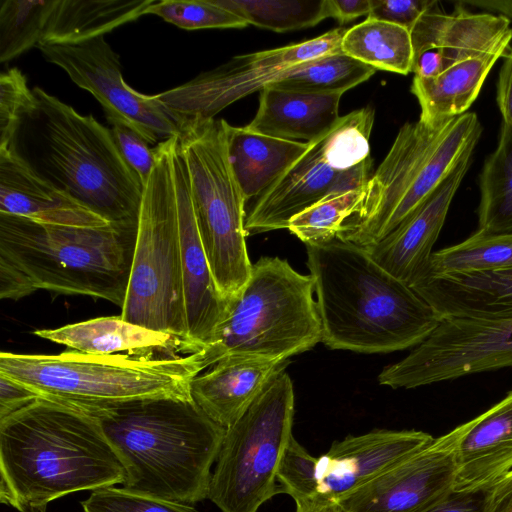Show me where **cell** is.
Masks as SVG:
<instances>
[{"instance_id":"46","label":"cell","mask_w":512,"mask_h":512,"mask_svg":"<svg viewBox=\"0 0 512 512\" xmlns=\"http://www.w3.org/2000/svg\"><path fill=\"white\" fill-rule=\"evenodd\" d=\"M330 17L340 23H346L372 10V0H328Z\"/></svg>"},{"instance_id":"45","label":"cell","mask_w":512,"mask_h":512,"mask_svg":"<svg viewBox=\"0 0 512 512\" xmlns=\"http://www.w3.org/2000/svg\"><path fill=\"white\" fill-rule=\"evenodd\" d=\"M496 102L502 122L512 127V44L504 56L496 84Z\"/></svg>"},{"instance_id":"2","label":"cell","mask_w":512,"mask_h":512,"mask_svg":"<svg viewBox=\"0 0 512 512\" xmlns=\"http://www.w3.org/2000/svg\"><path fill=\"white\" fill-rule=\"evenodd\" d=\"M306 247L322 341L329 348L399 351L418 346L439 326L442 319L434 308L365 248L337 237Z\"/></svg>"},{"instance_id":"23","label":"cell","mask_w":512,"mask_h":512,"mask_svg":"<svg viewBox=\"0 0 512 512\" xmlns=\"http://www.w3.org/2000/svg\"><path fill=\"white\" fill-rule=\"evenodd\" d=\"M287 362L247 355L223 357L193 379L191 397L209 418L227 429L269 381L285 370Z\"/></svg>"},{"instance_id":"13","label":"cell","mask_w":512,"mask_h":512,"mask_svg":"<svg viewBox=\"0 0 512 512\" xmlns=\"http://www.w3.org/2000/svg\"><path fill=\"white\" fill-rule=\"evenodd\" d=\"M346 30L339 27L300 43L234 56L228 62L155 97L183 124L191 119L214 118L234 102L279 80L290 69L342 52L341 42Z\"/></svg>"},{"instance_id":"49","label":"cell","mask_w":512,"mask_h":512,"mask_svg":"<svg viewBox=\"0 0 512 512\" xmlns=\"http://www.w3.org/2000/svg\"><path fill=\"white\" fill-rule=\"evenodd\" d=\"M296 512H339L335 502L319 497L296 503Z\"/></svg>"},{"instance_id":"36","label":"cell","mask_w":512,"mask_h":512,"mask_svg":"<svg viewBox=\"0 0 512 512\" xmlns=\"http://www.w3.org/2000/svg\"><path fill=\"white\" fill-rule=\"evenodd\" d=\"M363 188L327 197L294 216L288 230L306 245H319L337 237L343 222L359 204Z\"/></svg>"},{"instance_id":"32","label":"cell","mask_w":512,"mask_h":512,"mask_svg":"<svg viewBox=\"0 0 512 512\" xmlns=\"http://www.w3.org/2000/svg\"><path fill=\"white\" fill-rule=\"evenodd\" d=\"M375 72V68L338 52L302 63L268 86L305 93H345Z\"/></svg>"},{"instance_id":"5","label":"cell","mask_w":512,"mask_h":512,"mask_svg":"<svg viewBox=\"0 0 512 512\" xmlns=\"http://www.w3.org/2000/svg\"><path fill=\"white\" fill-rule=\"evenodd\" d=\"M206 369L201 351L157 358L72 349L58 354H0V374L38 397L88 415L145 399L191 400V383Z\"/></svg>"},{"instance_id":"37","label":"cell","mask_w":512,"mask_h":512,"mask_svg":"<svg viewBox=\"0 0 512 512\" xmlns=\"http://www.w3.org/2000/svg\"><path fill=\"white\" fill-rule=\"evenodd\" d=\"M38 108V99L18 68L13 67L1 73L0 150L14 148L19 128L36 115Z\"/></svg>"},{"instance_id":"7","label":"cell","mask_w":512,"mask_h":512,"mask_svg":"<svg viewBox=\"0 0 512 512\" xmlns=\"http://www.w3.org/2000/svg\"><path fill=\"white\" fill-rule=\"evenodd\" d=\"M33 91L44 177L107 222L137 226L144 186L111 130L42 89Z\"/></svg>"},{"instance_id":"26","label":"cell","mask_w":512,"mask_h":512,"mask_svg":"<svg viewBox=\"0 0 512 512\" xmlns=\"http://www.w3.org/2000/svg\"><path fill=\"white\" fill-rule=\"evenodd\" d=\"M344 93H305L266 86L259 106L246 127L264 135L310 142L329 130L340 118Z\"/></svg>"},{"instance_id":"40","label":"cell","mask_w":512,"mask_h":512,"mask_svg":"<svg viewBox=\"0 0 512 512\" xmlns=\"http://www.w3.org/2000/svg\"><path fill=\"white\" fill-rule=\"evenodd\" d=\"M317 459L292 437L281 457L277 482L281 492L290 495L295 503L317 497Z\"/></svg>"},{"instance_id":"20","label":"cell","mask_w":512,"mask_h":512,"mask_svg":"<svg viewBox=\"0 0 512 512\" xmlns=\"http://www.w3.org/2000/svg\"><path fill=\"white\" fill-rule=\"evenodd\" d=\"M466 156L432 195L394 231L365 250L388 273L411 286L427 270L451 203L472 163ZM364 248V247H363Z\"/></svg>"},{"instance_id":"27","label":"cell","mask_w":512,"mask_h":512,"mask_svg":"<svg viewBox=\"0 0 512 512\" xmlns=\"http://www.w3.org/2000/svg\"><path fill=\"white\" fill-rule=\"evenodd\" d=\"M226 134L229 161L245 203L262 195L308 147V142L276 138L229 123Z\"/></svg>"},{"instance_id":"42","label":"cell","mask_w":512,"mask_h":512,"mask_svg":"<svg viewBox=\"0 0 512 512\" xmlns=\"http://www.w3.org/2000/svg\"><path fill=\"white\" fill-rule=\"evenodd\" d=\"M439 2L434 0H372L367 16L411 30L418 19Z\"/></svg>"},{"instance_id":"30","label":"cell","mask_w":512,"mask_h":512,"mask_svg":"<svg viewBox=\"0 0 512 512\" xmlns=\"http://www.w3.org/2000/svg\"><path fill=\"white\" fill-rule=\"evenodd\" d=\"M476 232L512 233V127L501 122L498 143L479 175Z\"/></svg>"},{"instance_id":"41","label":"cell","mask_w":512,"mask_h":512,"mask_svg":"<svg viewBox=\"0 0 512 512\" xmlns=\"http://www.w3.org/2000/svg\"><path fill=\"white\" fill-rule=\"evenodd\" d=\"M110 124L112 136L122 156L144 186L156 163L154 149H150L149 143L141 135L124 124Z\"/></svg>"},{"instance_id":"35","label":"cell","mask_w":512,"mask_h":512,"mask_svg":"<svg viewBox=\"0 0 512 512\" xmlns=\"http://www.w3.org/2000/svg\"><path fill=\"white\" fill-rule=\"evenodd\" d=\"M56 0H4L0 7V61L7 62L37 46Z\"/></svg>"},{"instance_id":"8","label":"cell","mask_w":512,"mask_h":512,"mask_svg":"<svg viewBox=\"0 0 512 512\" xmlns=\"http://www.w3.org/2000/svg\"><path fill=\"white\" fill-rule=\"evenodd\" d=\"M314 292L311 275L297 272L285 259L261 257L201 350L206 368L230 355L285 361L314 347L322 341Z\"/></svg>"},{"instance_id":"25","label":"cell","mask_w":512,"mask_h":512,"mask_svg":"<svg viewBox=\"0 0 512 512\" xmlns=\"http://www.w3.org/2000/svg\"><path fill=\"white\" fill-rule=\"evenodd\" d=\"M33 333L72 350L91 354L157 358L194 353L184 340L133 324L121 316L99 317Z\"/></svg>"},{"instance_id":"39","label":"cell","mask_w":512,"mask_h":512,"mask_svg":"<svg viewBox=\"0 0 512 512\" xmlns=\"http://www.w3.org/2000/svg\"><path fill=\"white\" fill-rule=\"evenodd\" d=\"M84 512H198L192 505L173 502L114 486L92 491L81 502Z\"/></svg>"},{"instance_id":"16","label":"cell","mask_w":512,"mask_h":512,"mask_svg":"<svg viewBox=\"0 0 512 512\" xmlns=\"http://www.w3.org/2000/svg\"><path fill=\"white\" fill-rule=\"evenodd\" d=\"M456 432L431 443L336 502L339 512H422L452 489Z\"/></svg>"},{"instance_id":"1","label":"cell","mask_w":512,"mask_h":512,"mask_svg":"<svg viewBox=\"0 0 512 512\" xmlns=\"http://www.w3.org/2000/svg\"><path fill=\"white\" fill-rule=\"evenodd\" d=\"M125 470L99 420L42 397L0 419V501L45 512L70 493L122 484Z\"/></svg>"},{"instance_id":"31","label":"cell","mask_w":512,"mask_h":512,"mask_svg":"<svg viewBox=\"0 0 512 512\" xmlns=\"http://www.w3.org/2000/svg\"><path fill=\"white\" fill-rule=\"evenodd\" d=\"M341 50L373 68L407 75L412 72L414 51L410 30L367 17L346 30Z\"/></svg>"},{"instance_id":"21","label":"cell","mask_w":512,"mask_h":512,"mask_svg":"<svg viewBox=\"0 0 512 512\" xmlns=\"http://www.w3.org/2000/svg\"><path fill=\"white\" fill-rule=\"evenodd\" d=\"M0 213L51 225L103 227L110 224L38 173L15 147L0 150Z\"/></svg>"},{"instance_id":"17","label":"cell","mask_w":512,"mask_h":512,"mask_svg":"<svg viewBox=\"0 0 512 512\" xmlns=\"http://www.w3.org/2000/svg\"><path fill=\"white\" fill-rule=\"evenodd\" d=\"M454 4L453 11L445 13L438 3L410 30L414 76L432 77L468 58L508 51L512 43L508 19L472 12L460 1Z\"/></svg>"},{"instance_id":"12","label":"cell","mask_w":512,"mask_h":512,"mask_svg":"<svg viewBox=\"0 0 512 512\" xmlns=\"http://www.w3.org/2000/svg\"><path fill=\"white\" fill-rule=\"evenodd\" d=\"M293 416V385L283 370L226 429L208 494L222 512H257L282 493L277 471L293 437Z\"/></svg>"},{"instance_id":"11","label":"cell","mask_w":512,"mask_h":512,"mask_svg":"<svg viewBox=\"0 0 512 512\" xmlns=\"http://www.w3.org/2000/svg\"><path fill=\"white\" fill-rule=\"evenodd\" d=\"M375 112L354 110L318 138L254 202L246 214L247 235L287 229L289 221L315 203L360 189L371 177L369 140Z\"/></svg>"},{"instance_id":"33","label":"cell","mask_w":512,"mask_h":512,"mask_svg":"<svg viewBox=\"0 0 512 512\" xmlns=\"http://www.w3.org/2000/svg\"><path fill=\"white\" fill-rule=\"evenodd\" d=\"M508 268H512V233L486 235L475 231L462 242L433 252L422 276Z\"/></svg>"},{"instance_id":"18","label":"cell","mask_w":512,"mask_h":512,"mask_svg":"<svg viewBox=\"0 0 512 512\" xmlns=\"http://www.w3.org/2000/svg\"><path fill=\"white\" fill-rule=\"evenodd\" d=\"M433 439L418 430L378 429L335 441L317 459V497L336 503Z\"/></svg>"},{"instance_id":"48","label":"cell","mask_w":512,"mask_h":512,"mask_svg":"<svg viewBox=\"0 0 512 512\" xmlns=\"http://www.w3.org/2000/svg\"><path fill=\"white\" fill-rule=\"evenodd\" d=\"M465 6L486 10L487 13L505 17L512 21V0H465L460 1Z\"/></svg>"},{"instance_id":"44","label":"cell","mask_w":512,"mask_h":512,"mask_svg":"<svg viewBox=\"0 0 512 512\" xmlns=\"http://www.w3.org/2000/svg\"><path fill=\"white\" fill-rule=\"evenodd\" d=\"M37 397L25 386L0 374V419L18 411Z\"/></svg>"},{"instance_id":"22","label":"cell","mask_w":512,"mask_h":512,"mask_svg":"<svg viewBox=\"0 0 512 512\" xmlns=\"http://www.w3.org/2000/svg\"><path fill=\"white\" fill-rule=\"evenodd\" d=\"M455 432L454 489L493 487L512 470V390Z\"/></svg>"},{"instance_id":"15","label":"cell","mask_w":512,"mask_h":512,"mask_svg":"<svg viewBox=\"0 0 512 512\" xmlns=\"http://www.w3.org/2000/svg\"><path fill=\"white\" fill-rule=\"evenodd\" d=\"M44 58L61 67L80 88L101 104L109 123L136 131L149 144L178 136L183 121L155 95L137 92L125 83L119 55L99 36L77 43H39Z\"/></svg>"},{"instance_id":"10","label":"cell","mask_w":512,"mask_h":512,"mask_svg":"<svg viewBox=\"0 0 512 512\" xmlns=\"http://www.w3.org/2000/svg\"><path fill=\"white\" fill-rule=\"evenodd\" d=\"M224 119H191L178 135L201 242L221 296L229 301L248 281L245 200L227 151Z\"/></svg>"},{"instance_id":"28","label":"cell","mask_w":512,"mask_h":512,"mask_svg":"<svg viewBox=\"0 0 512 512\" xmlns=\"http://www.w3.org/2000/svg\"><path fill=\"white\" fill-rule=\"evenodd\" d=\"M506 53L471 57L432 77L414 76L411 93L421 109L419 120L435 125L467 113L491 69Z\"/></svg>"},{"instance_id":"14","label":"cell","mask_w":512,"mask_h":512,"mask_svg":"<svg viewBox=\"0 0 512 512\" xmlns=\"http://www.w3.org/2000/svg\"><path fill=\"white\" fill-rule=\"evenodd\" d=\"M512 367V318L442 319L436 330L378 380L391 388H416Z\"/></svg>"},{"instance_id":"38","label":"cell","mask_w":512,"mask_h":512,"mask_svg":"<svg viewBox=\"0 0 512 512\" xmlns=\"http://www.w3.org/2000/svg\"><path fill=\"white\" fill-rule=\"evenodd\" d=\"M147 14L187 30L204 28H244L248 23L214 0H162L148 8Z\"/></svg>"},{"instance_id":"19","label":"cell","mask_w":512,"mask_h":512,"mask_svg":"<svg viewBox=\"0 0 512 512\" xmlns=\"http://www.w3.org/2000/svg\"><path fill=\"white\" fill-rule=\"evenodd\" d=\"M174 183L178 208L183 290L188 337L197 351L212 340L229 301L214 281L199 235L188 172L178 150L174 155Z\"/></svg>"},{"instance_id":"24","label":"cell","mask_w":512,"mask_h":512,"mask_svg":"<svg viewBox=\"0 0 512 512\" xmlns=\"http://www.w3.org/2000/svg\"><path fill=\"white\" fill-rule=\"evenodd\" d=\"M410 287L441 319L512 318V268L425 275Z\"/></svg>"},{"instance_id":"34","label":"cell","mask_w":512,"mask_h":512,"mask_svg":"<svg viewBox=\"0 0 512 512\" xmlns=\"http://www.w3.org/2000/svg\"><path fill=\"white\" fill-rule=\"evenodd\" d=\"M248 24L275 32L312 27L330 17L328 0H214Z\"/></svg>"},{"instance_id":"9","label":"cell","mask_w":512,"mask_h":512,"mask_svg":"<svg viewBox=\"0 0 512 512\" xmlns=\"http://www.w3.org/2000/svg\"><path fill=\"white\" fill-rule=\"evenodd\" d=\"M178 136L158 143L156 163L143 187L136 245L120 316L184 340L188 337L174 183Z\"/></svg>"},{"instance_id":"3","label":"cell","mask_w":512,"mask_h":512,"mask_svg":"<svg viewBox=\"0 0 512 512\" xmlns=\"http://www.w3.org/2000/svg\"><path fill=\"white\" fill-rule=\"evenodd\" d=\"M136 238L137 226H61L0 213V298L46 290L122 307Z\"/></svg>"},{"instance_id":"6","label":"cell","mask_w":512,"mask_h":512,"mask_svg":"<svg viewBox=\"0 0 512 512\" xmlns=\"http://www.w3.org/2000/svg\"><path fill=\"white\" fill-rule=\"evenodd\" d=\"M482 130L474 112L435 125L405 123L337 238L365 248L386 237L474 153Z\"/></svg>"},{"instance_id":"47","label":"cell","mask_w":512,"mask_h":512,"mask_svg":"<svg viewBox=\"0 0 512 512\" xmlns=\"http://www.w3.org/2000/svg\"><path fill=\"white\" fill-rule=\"evenodd\" d=\"M489 512H512V470L492 487Z\"/></svg>"},{"instance_id":"4","label":"cell","mask_w":512,"mask_h":512,"mask_svg":"<svg viewBox=\"0 0 512 512\" xmlns=\"http://www.w3.org/2000/svg\"><path fill=\"white\" fill-rule=\"evenodd\" d=\"M91 416L123 464V488L190 505L208 498L226 428L193 399H145Z\"/></svg>"},{"instance_id":"43","label":"cell","mask_w":512,"mask_h":512,"mask_svg":"<svg viewBox=\"0 0 512 512\" xmlns=\"http://www.w3.org/2000/svg\"><path fill=\"white\" fill-rule=\"evenodd\" d=\"M492 487L452 489L422 512H489Z\"/></svg>"},{"instance_id":"29","label":"cell","mask_w":512,"mask_h":512,"mask_svg":"<svg viewBox=\"0 0 512 512\" xmlns=\"http://www.w3.org/2000/svg\"><path fill=\"white\" fill-rule=\"evenodd\" d=\"M155 0H56L40 43H77L146 15Z\"/></svg>"}]
</instances>
